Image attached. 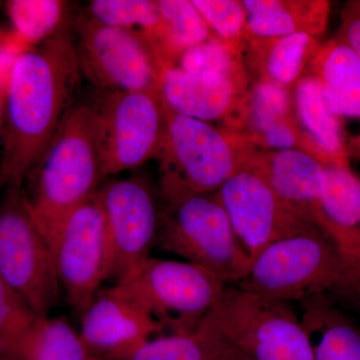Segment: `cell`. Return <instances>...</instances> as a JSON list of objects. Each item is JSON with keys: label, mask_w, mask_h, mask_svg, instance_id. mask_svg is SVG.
<instances>
[{"label": "cell", "mask_w": 360, "mask_h": 360, "mask_svg": "<svg viewBox=\"0 0 360 360\" xmlns=\"http://www.w3.org/2000/svg\"><path fill=\"white\" fill-rule=\"evenodd\" d=\"M80 75L77 44L63 30L13 58L1 134L0 193L22 186L39 163L72 110Z\"/></svg>", "instance_id": "obj_1"}, {"label": "cell", "mask_w": 360, "mask_h": 360, "mask_svg": "<svg viewBox=\"0 0 360 360\" xmlns=\"http://www.w3.org/2000/svg\"><path fill=\"white\" fill-rule=\"evenodd\" d=\"M26 179L28 207L51 246L66 217L103 180L90 105L72 108Z\"/></svg>", "instance_id": "obj_2"}, {"label": "cell", "mask_w": 360, "mask_h": 360, "mask_svg": "<svg viewBox=\"0 0 360 360\" xmlns=\"http://www.w3.org/2000/svg\"><path fill=\"white\" fill-rule=\"evenodd\" d=\"M165 113L167 125L155 158L163 201L217 193L257 155V146L243 135L180 115L167 104Z\"/></svg>", "instance_id": "obj_3"}, {"label": "cell", "mask_w": 360, "mask_h": 360, "mask_svg": "<svg viewBox=\"0 0 360 360\" xmlns=\"http://www.w3.org/2000/svg\"><path fill=\"white\" fill-rule=\"evenodd\" d=\"M236 286L290 303L328 295L360 303L359 276L319 229L267 246Z\"/></svg>", "instance_id": "obj_4"}, {"label": "cell", "mask_w": 360, "mask_h": 360, "mask_svg": "<svg viewBox=\"0 0 360 360\" xmlns=\"http://www.w3.org/2000/svg\"><path fill=\"white\" fill-rule=\"evenodd\" d=\"M155 245L205 267L226 285H238L251 266L215 193L163 201Z\"/></svg>", "instance_id": "obj_5"}, {"label": "cell", "mask_w": 360, "mask_h": 360, "mask_svg": "<svg viewBox=\"0 0 360 360\" xmlns=\"http://www.w3.org/2000/svg\"><path fill=\"white\" fill-rule=\"evenodd\" d=\"M205 319L248 360H314L290 302L226 285Z\"/></svg>", "instance_id": "obj_6"}, {"label": "cell", "mask_w": 360, "mask_h": 360, "mask_svg": "<svg viewBox=\"0 0 360 360\" xmlns=\"http://www.w3.org/2000/svg\"><path fill=\"white\" fill-rule=\"evenodd\" d=\"M0 277L37 316H49L60 302L53 255L22 186H9L0 203Z\"/></svg>", "instance_id": "obj_7"}, {"label": "cell", "mask_w": 360, "mask_h": 360, "mask_svg": "<svg viewBox=\"0 0 360 360\" xmlns=\"http://www.w3.org/2000/svg\"><path fill=\"white\" fill-rule=\"evenodd\" d=\"M104 92L90 105L103 179L155 158L167 125L160 91Z\"/></svg>", "instance_id": "obj_8"}, {"label": "cell", "mask_w": 360, "mask_h": 360, "mask_svg": "<svg viewBox=\"0 0 360 360\" xmlns=\"http://www.w3.org/2000/svg\"><path fill=\"white\" fill-rule=\"evenodd\" d=\"M120 285L146 309L165 335L195 330L226 284L200 265L149 257L134 278Z\"/></svg>", "instance_id": "obj_9"}, {"label": "cell", "mask_w": 360, "mask_h": 360, "mask_svg": "<svg viewBox=\"0 0 360 360\" xmlns=\"http://www.w3.org/2000/svg\"><path fill=\"white\" fill-rule=\"evenodd\" d=\"M51 248L68 304L82 315L112 272V248L97 193L66 217Z\"/></svg>", "instance_id": "obj_10"}, {"label": "cell", "mask_w": 360, "mask_h": 360, "mask_svg": "<svg viewBox=\"0 0 360 360\" xmlns=\"http://www.w3.org/2000/svg\"><path fill=\"white\" fill-rule=\"evenodd\" d=\"M77 51L82 75L104 91H160L162 68L139 30L84 18L78 23Z\"/></svg>", "instance_id": "obj_11"}, {"label": "cell", "mask_w": 360, "mask_h": 360, "mask_svg": "<svg viewBox=\"0 0 360 360\" xmlns=\"http://www.w3.org/2000/svg\"><path fill=\"white\" fill-rule=\"evenodd\" d=\"M112 248L110 279L115 284L134 278L155 245L160 207L155 193L139 177L111 179L97 191Z\"/></svg>", "instance_id": "obj_12"}, {"label": "cell", "mask_w": 360, "mask_h": 360, "mask_svg": "<svg viewBox=\"0 0 360 360\" xmlns=\"http://www.w3.org/2000/svg\"><path fill=\"white\" fill-rule=\"evenodd\" d=\"M215 194L251 264L271 243L319 229L290 210L252 168L239 170Z\"/></svg>", "instance_id": "obj_13"}, {"label": "cell", "mask_w": 360, "mask_h": 360, "mask_svg": "<svg viewBox=\"0 0 360 360\" xmlns=\"http://www.w3.org/2000/svg\"><path fill=\"white\" fill-rule=\"evenodd\" d=\"M79 335L99 359L131 360L148 341L165 333L142 305L115 284L94 296L82 314Z\"/></svg>", "instance_id": "obj_14"}, {"label": "cell", "mask_w": 360, "mask_h": 360, "mask_svg": "<svg viewBox=\"0 0 360 360\" xmlns=\"http://www.w3.org/2000/svg\"><path fill=\"white\" fill-rule=\"evenodd\" d=\"M248 80L212 73L187 72L172 66L161 75L160 92L168 108L200 122L222 123L241 134L248 116Z\"/></svg>", "instance_id": "obj_15"}, {"label": "cell", "mask_w": 360, "mask_h": 360, "mask_svg": "<svg viewBox=\"0 0 360 360\" xmlns=\"http://www.w3.org/2000/svg\"><path fill=\"white\" fill-rule=\"evenodd\" d=\"M250 167L290 210L315 225L326 186L321 160L303 149H281L257 153Z\"/></svg>", "instance_id": "obj_16"}, {"label": "cell", "mask_w": 360, "mask_h": 360, "mask_svg": "<svg viewBox=\"0 0 360 360\" xmlns=\"http://www.w3.org/2000/svg\"><path fill=\"white\" fill-rule=\"evenodd\" d=\"M316 226L360 279V179L349 165L326 163Z\"/></svg>", "instance_id": "obj_17"}, {"label": "cell", "mask_w": 360, "mask_h": 360, "mask_svg": "<svg viewBox=\"0 0 360 360\" xmlns=\"http://www.w3.org/2000/svg\"><path fill=\"white\" fill-rule=\"evenodd\" d=\"M293 118L303 150L326 163L348 165L345 134L326 101L321 82L307 72L292 87Z\"/></svg>", "instance_id": "obj_18"}, {"label": "cell", "mask_w": 360, "mask_h": 360, "mask_svg": "<svg viewBox=\"0 0 360 360\" xmlns=\"http://www.w3.org/2000/svg\"><path fill=\"white\" fill-rule=\"evenodd\" d=\"M307 72L321 82L331 110L343 123H360V61L338 37L321 44Z\"/></svg>", "instance_id": "obj_19"}, {"label": "cell", "mask_w": 360, "mask_h": 360, "mask_svg": "<svg viewBox=\"0 0 360 360\" xmlns=\"http://www.w3.org/2000/svg\"><path fill=\"white\" fill-rule=\"evenodd\" d=\"M248 39H269L305 32L321 37L330 4L322 0H245Z\"/></svg>", "instance_id": "obj_20"}, {"label": "cell", "mask_w": 360, "mask_h": 360, "mask_svg": "<svg viewBox=\"0 0 360 360\" xmlns=\"http://www.w3.org/2000/svg\"><path fill=\"white\" fill-rule=\"evenodd\" d=\"M319 37L300 32L277 39H248L245 51L253 72V82L262 80L292 89L307 72L321 49Z\"/></svg>", "instance_id": "obj_21"}, {"label": "cell", "mask_w": 360, "mask_h": 360, "mask_svg": "<svg viewBox=\"0 0 360 360\" xmlns=\"http://www.w3.org/2000/svg\"><path fill=\"white\" fill-rule=\"evenodd\" d=\"M302 303L300 321L309 335L314 360H360V328L328 296Z\"/></svg>", "instance_id": "obj_22"}, {"label": "cell", "mask_w": 360, "mask_h": 360, "mask_svg": "<svg viewBox=\"0 0 360 360\" xmlns=\"http://www.w3.org/2000/svg\"><path fill=\"white\" fill-rule=\"evenodd\" d=\"M11 360H101L65 319L35 316L0 354Z\"/></svg>", "instance_id": "obj_23"}, {"label": "cell", "mask_w": 360, "mask_h": 360, "mask_svg": "<svg viewBox=\"0 0 360 360\" xmlns=\"http://www.w3.org/2000/svg\"><path fill=\"white\" fill-rule=\"evenodd\" d=\"M160 30L149 40L163 71L175 66L187 49L212 37L193 0H158Z\"/></svg>", "instance_id": "obj_24"}, {"label": "cell", "mask_w": 360, "mask_h": 360, "mask_svg": "<svg viewBox=\"0 0 360 360\" xmlns=\"http://www.w3.org/2000/svg\"><path fill=\"white\" fill-rule=\"evenodd\" d=\"M246 359L206 319L191 333L158 336L137 350L131 360ZM248 360V359H246Z\"/></svg>", "instance_id": "obj_25"}, {"label": "cell", "mask_w": 360, "mask_h": 360, "mask_svg": "<svg viewBox=\"0 0 360 360\" xmlns=\"http://www.w3.org/2000/svg\"><path fill=\"white\" fill-rule=\"evenodd\" d=\"M68 2L59 0H11L6 13L14 39L23 44H41L63 30Z\"/></svg>", "instance_id": "obj_26"}, {"label": "cell", "mask_w": 360, "mask_h": 360, "mask_svg": "<svg viewBox=\"0 0 360 360\" xmlns=\"http://www.w3.org/2000/svg\"><path fill=\"white\" fill-rule=\"evenodd\" d=\"M89 11L90 18L101 25L131 30L141 28L148 39L161 25L158 2L151 0H94Z\"/></svg>", "instance_id": "obj_27"}, {"label": "cell", "mask_w": 360, "mask_h": 360, "mask_svg": "<svg viewBox=\"0 0 360 360\" xmlns=\"http://www.w3.org/2000/svg\"><path fill=\"white\" fill-rule=\"evenodd\" d=\"M241 53L243 51L236 47L212 37L184 51L177 60L176 68L187 72L212 73L248 80Z\"/></svg>", "instance_id": "obj_28"}, {"label": "cell", "mask_w": 360, "mask_h": 360, "mask_svg": "<svg viewBox=\"0 0 360 360\" xmlns=\"http://www.w3.org/2000/svg\"><path fill=\"white\" fill-rule=\"evenodd\" d=\"M212 37L245 52L248 35L246 32V11L238 0H193Z\"/></svg>", "instance_id": "obj_29"}, {"label": "cell", "mask_w": 360, "mask_h": 360, "mask_svg": "<svg viewBox=\"0 0 360 360\" xmlns=\"http://www.w3.org/2000/svg\"><path fill=\"white\" fill-rule=\"evenodd\" d=\"M37 316L0 277V354Z\"/></svg>", "instance_id": "obj_30"}, {"label": "cell", "mask_w": 360, "mask_h": 360, "mask_svg": "<svg viewBox=\"0 0 360 360\" xmlns=\"http://www.w3.org/2000/svg\"><path fill=\"white\" fill-rule=\"evenodd\" d=\"M338 39L352 49L360 61V0L347 1L341 11Z\"/></svg>", "instance_id": "obj_31"}, {"label": "cell", "mask_w": 360, "mask_h": 360, "mask_svg": "<svg viewBox=\"0 0 360 360\" xmlns=\"http://www.w3.org/2000/svg\"><path fill=\"white\" fill-rule=\"evenodd\" d=\"M13 33H9L0 25V56H8L16 46L13 42Z\"/></svg>", "instance_id": "obj_32"}, {"label": "cell", "mask_w": 360, "mask_h": 360, "mask_svg": "<svg viewBox=\"0 0 360 360\" xmlns=\"http://www.w3.org/2000/svg\"><path fill=\"white\" fill-rule=\"evenodd\" d=\"M6 85H0V136L2 134L4 124V113H6Z\"/></svg>", "instance_id": "obj_33"}, {"label": "cell", "mask_w": 360, "mask_h": 360, "mask_svg": "<svg viewBox=\"0 0 360 360\" xmlns=\"http://www.w3.org/2000/svg\"><path fill=\"white\" fill-rule=\"evenodd\" d=\"M4 56H0V60H1V59L4 58Z\"/></svg>", "instance_id": "obj_34"}, {"label": "cell", "mask_w": 360, "mask_h": 360, "mask_svg": "<svg viewBox=\"0 0 360 360\" xmlns=\"http://www.w3.org/2000/svg\"><path fill=\"white\" fill-rule=\"evenodd\" d=\"M0 360H11V359H1Z\"/></svg>", "instance_id": "obj_35"}, {"label": "cell", "mask_w": 360, "mask_h": 360, "mask_svg": "<svg viewBox=\"0 0 360 360\" xmlns=\"http://www.w3.org/2000/svg\"><path fill=\"white\" fill-rule=\"evenodd\" d=\"M231 360H245V359H231Z\"/></svg>", "instance_id": "obj_36"}]
</instances>
